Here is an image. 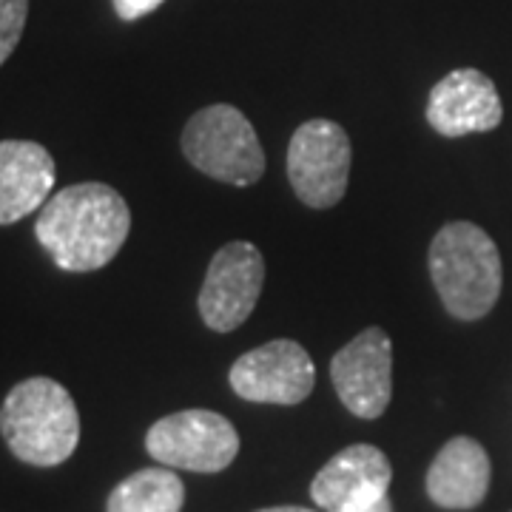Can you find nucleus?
Here are the masks:
<instances>
[{
  "label": "nucleus",
  "instance_id": "1",
  "mask_svg": "<svg viewBox=\"0 0 512 512\" xmlns=\"http://www.w3.org/2000/svg\"><path fill=\"white\" fill-rule=\"evenodd\" d=\"M131 231L123 194L106 183H77L57 191L40 208L35 234L60 271L89 274L106 268Z\"/></svg>",
  "mask_w": 512,
  "mask_h": 512
},
{
  "label": "nucleus",
  "instance_id": "2",
  "mask_svg": "<svg viewBox=\"0 0 512 512\" xmlns=\"http://www.w3.org/2000/svg\"><path fill=\"white\" fill-rule=\"evenodd\" d=\"M0 433L20 461L57 467L77 450L80 413L63 384L49 376H32L15 384L3 399Z\"/></svg>",
  "mask_w": 512,
  "mask_h": 512
},
{
  "label": "nucleus",
  "instance_id": "3",
  "mask_svg": "<svg viewBox=\"0 0 512 512\" xmlns=\"http://www.w3.org/2000/svg\"><path fill=\"white\" fill-rule=\"evenodd\" d=\"M430 276L447 313L476 322L501 296V254L476 222H447L430 242Z\"/></svg>",
  "mask_w": 512,
  "mask_h": 512
},
{
  "label": "nucleus",
  "instance_id": "4",
  "mask_svg": "<svg viewBox=\"0 0 512 512\" xmlns=\"http://www.w3.org/2000/svg\"><path fill=\"white\" fill-rule=\"evenodd\" d=\"M188 163L211 180L228 185H254L265 174V151L251 120L228 103L200 109L183 131Z\"/></svg>",
  "mask_w": 512,
  "mask_h": 512
},
{
  "label": "nucleus",
  "instance_id": "5",
  "mask_svg": "<svg viewBox=\"0 0 512 512\" xmlns=\"http://www.w3.org/2000/svg\"><path fill=\"white\" fill-rule=\"evenodd\" d=\"M146 450L163 467L222 473L237 458L239 433L214 410H180L148 427Z\"/></svg>",
  "mask_w": 512,
  "mask_h": 512
},
{
  "label": "nucleus",
  "instance_id": "6",
  "mask_svg": "<svg viewBox=\"0 0 512 512\" xmlns=\"http://www.w3.org/2000/svg\"><path fill=\"white\" fill-rule=\"evenodd\" d=\"M288 180L308 208H333L350 180V137L333 120H308L288 146Z\"/></svg>",
  "mask_w": 512,
  "mask_h": 512
},
{
  "label": "nucleus",
  "instance_id": "7",
  "mask_svg": "<svg viewBox=\"0 0 512 512\" xmlns=\"http://www.w3.org/2000/svg\"><path fill=\"white\" fill-rule=\"evenodd\" d=\"M265 282V259L254 242L234 239L214 254L200 288L202 322L217 333L237 330L254 313Z\"/></svg>",
  "mask_w": 512,
  "mask_h": 512
},
{
  "label": "nucleus",
  "instance_id": "8",
  "mask_svg": "<svg viewBox=\"0 0 512 512\" xmlns=\"http://www.w3.org/2000/svg\"><path fill=\"white\" fill-rule=\"evenodd\" d=\"M228 382L239 399L256 404H299L313 393L316 367L308 350L293 339H274L242 353Z\"/></svg>",
  "mask_w": 512,
  "mask_h": 512
},
{
  "label": "nucleus",
  "instance_id": "9",
  "mask_svg": "<svg viewBox=\"0 0 512 512\" xmlns=\"http://www.w3.org/2000/svg\"><path fill=\"white\" fill-rule=\"evenodd\" d=\"M336 396L359 419H379L393 396V342L382 328L362 330L330 362Z\"/></svg>",
  "mask_w": 512,
  "mask_h": 512
},
{
  "label": "nucleus",
  "instance_id": "10",
  "mask_svg": "<svg viewBox=\"0 0 512 512\" xmlns=\"http://www.w3.org/2000/svg\"><path fill=\"white\" fill-rule=\"evenodd\" d=\"M393 467L373 444H350L330 458L311 484L313 504L322 512H353L390 490Z\"/></svg>",
  "mask_w": 512,
  "mask_h": 512
},
{
  "label": "nucleus",
  "instance_id": "11",
  "mask_svg": "<svg viewBox=\"0 0 512 512\" xmlns=\"http://www.w3.org/2000/svg\"><path fill=\"white\" fill-rule=\"evenodd\" d=\"M504 106L495 83L478 69H456L441 77L427 100V123L441 137H464L501 126Z\"/></svg>",
  "mask_w": 512,
  "mask_h": 512
},
{
  "label": "nucleus",
  "instance_id": "12",
  "mask_svg": "<svg viewBox=\"0 0 512 512\" xmlns=\"http://www.w3.org/2000/svg\"><path fill=\"white\" fill-rule=\"evenodd\" d=\"M55 188V160L32 140H0V225L40 211Z\"/></svg>",
  "mask_w": 512,
  "mask_h": 512
},
{
  "label": "nucleus",
  "instance_id": "13",
  "mask_svg": "<svg viewBox=\"0 0 512 512\" xmlns=\"http://www.w3.org/2000/svg\"><path fill=\"white\" fill-rule=\"evenodd\" d=\"M490 456L476 439H450L427 470V495L444 510H473L490 490Z\"/></svg>",
  "mask_w": 512,
  "mask_h": 512
},
{
  "label": "nucleus",
  "instance_id": "14",
  "mask_svg": "<svg viewBox=\"0 0 512 512\" xmlns=\"http://www.w3.org/2000/svg\"><path fill=\"white\" fill-rule=\"evenodd\" d=\"M185 487L168 467H146L123 478L109 495L106 512H180Z\"/></svg>",
  "mask_w": 512,
  "mask_h": 512
},
{
  "label": "nucleus",
  "instance_id": "15",
  "mask_svg": "<svg viewBox=\"0 0 512 512\" xmlns=\"http://www.w3.org/2000/svg\"><path fill=\"white\" fill-rule=\"evenodd\" d=\"M29 18V0H0V66L20 43Z\"/></svg>",
  "mask_w": 512,
  "mask_h": 512
},
{
  "label": "nucleus",
  "instance_id": "16",
  "mask_svg": "<svg viewBox=\"0 0 512 512\" xmlns=\"http://www.w3.org/2000/svg\"><path fill=\"white\" fill-rule=\"evenodd\" d=\"M165 0H114V9L123 20H140L151 15L157 6H163Z\"/></svg>",
  "mask_w": 512,
  "mask_h": 512
},
{
  "label": "nucleus",
  "instance_id": "17",
  "mask_svg": "<svg viewBox=\"0 0 512 512\" xmlns=\"http://www.w3.org/2000/svg\"><path fill=\"white\" fill-rule=\"evenodd\" d=\"M353 512H393V504H390V498L382 495V498H376V501H370L365 507H359V510Z\"/></svg>",
  "mask_w": 512,
  "mask_h": 512
},
{
  "label": "nucleus",
  "instance_id": "18",
  "mask_svg": "<svg viewBox=\"0 0 512 512\" xmlns=\"http://www.w3.org/2000/svg\"><path fill=\"white\" fill-rule=\"evenodd\" d=\"M256 512H316V510H308V507H265V510H256Z\"/></svg>",
  "mask_w": 512,
  "mask_h": 512
}]
</instances>
